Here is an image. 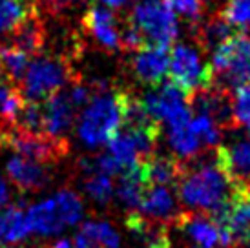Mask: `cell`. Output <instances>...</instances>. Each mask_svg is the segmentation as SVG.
<instances>
[{"mask_svg": "<svg viewBox=\"0 0 250 248\" xmlns=\"http://www.w3.org/2000/svg\"><path fill=\"white\" fill-rule=\"evenodd\" d=\"M243 192H245V195H247V199L250 201V185L247 186V188H243Z\"/></svg>", "mask_w": 250, "mask_h": 248, "instance_id": "37", "label": "cell"}, {"mask_svg": "<svg viewBox=\"0 0 250 248\" xmlns=\"http://www.w3.org/2000/svg\"><path fill=\"white\" fill-rule=\"evenodd\" d=\"M84 190L93 201H97L99 205H108L115 193V186L110 175L104 173H86L84 181Z\"/></svg>", "mask_w": 250, "mask_h": 248, "instance_id": "27", "label": "cell"}, {"mask_svg": "<svg viewBox=\"0 0 250 248\" xmlns=\"http://www.w3.org/2000/svg\"><path fill=\"white\" fill-rule=\"evenodd\" d=\"M168 64H170V53L168 48L163 46H145L139 51H135L132 57V73L133 77L139 81L141 84L146 86H159L168 71Z\"/></svg>", "mask_w": 250, "mask_h": 248, "instance_id": "13", "label": "cell"}, {"mask_svg": "<svg viewBox=\"0 0 250 248\" xmlns=\"http://www.w3.org/2000/svg\"><path fill=\"white\" fill-rule=\"evenodd\" d=\"M170 83L177 86L187 99L195 91L214 86V71L210 64H203L199 51L187 44H175L168 64Z\"/></svg>", "mask_w": 250, "mask_h": 248, "instance_id": "8", "label": "cell"}, {"mask_svg": "<svg viewBox=\"0 0 250 248\" xmlns=\"http://www.w3.org/2000/svg\"><path fill=\"white\" fill-rule=\"evenodd\" d=\"M174 225L199 248H215L221 245L219 228L205 212H181Z\"/></svg>", "mask_w": 250, "mask_h": 248, "instance_id": "16", "label": "cell"}, {"mask_svg": "<svg viewBox=\"0 0 250 248\" xmlns=\"http://www.w3.org/2000/svg\"><path fill=\"white\" fill-rule=\"evenodd\" d=\"M247 243H249V245H250V235H249V239H247Z\"/></svg>", "mask_w": 250, "mask_h": 248, "instance_id": "38", "label": "cell"}, {"mask_svg": "<svg viewBox=\"0 0 250 248\" xmlns=\"http://www.w3.org/2000/svg\"><path fill=\"white\" fill-rule=\"evenodd\" d=\"M128 22L143 35L146 46L170 48L179 33V24L168 0H139Z\"/></svg>", "mask_w": 250, "mask_h": 248, "instance_id": "6", "label": "cell"}, {"mask_svg": "<svg viewBox=\"0 0 250 248\" xmlns=\"http://www.w3.org/2000/svg\"><path fill=\"white\" fill-rule=\"evenodd\" d=\"M232 113L236 126L250 128V84H245L236 90L232 97Z\"/></svg>", "mask_w": 250, "mask_h": 248, "instance_id": "30", "label": "cell"}, {"mask_svg": "<svg viewBox=\"0 0 250 248\" xmlns=\"http://www.w3.org/2000/svg\"><path fill=\"white\" fill-rule=\"evenodd\" d=\"M31 232L28 215L21 207H6L0 212V243L17 245L24 241Z\"/></svg>", "mask_w": 250, "mask_h": 248, "instance_id": "21", "label": "cell"}, {"mask_svg": "<svg viewBox=\"0 0 250 248\" xmlns=\"http://www.w3.org/2000/svg\"><path fill=\"white\" fill-rule=\"evenodd\" d=\"M37 4L41 2L44 9L51 15H62V13H68L71 9H75V7L83 6L86 2H90V0H35Z\"/></svg>", "mask_w": 250, "mask_h": 248, "instance_id": "32", "label": "cell"}, {"mask_svg": "<svg viewBox=\"0 0 250 248\" xmlns=\"http://www.w3.org/2000/svg\"><path fill=\"white\" fill-rule=\"evenodd\" d=\"M73 81H77V77L70 59L55 53L37 55L29 62L17 90L28 103H46L49 97L59 93L66 84H71Z\"/></svg>", "mask_w": 250, "mask_h": 248, "instance_id": "3", "label": "cell"}, {"mask_svg": "<svg viewBox=\"0 0 250 248\" xmlns=\"http://www.w3.org/2000/svg\"><path fill=\"white\" fill-rule=\"evenodd\" d=\"M188 104L195 115H205L212 119L219 128L234 126L232 101L229 97V91L221 90L217 86H210L188 97Z\"/></svg>", "mask_w": 250, "mask_h": 248, "instance_id": "12", "label": "cell"}, {"mask_svg": "<svg viewBox=\"0 0 250 248\" xmlns=\"http://www.w3.org/2000/svg\"><path fill=\"white\" fill-rule=\"evenodd\" d=\"M219 15L229 22L232 28H250V0H227Z\"/></svg>", "mask_w": 250, "mask_h": 248, "instance_id": "29", "label": "cell"}, {"mask_svg": "<svg viewBox=\"0 0 250 248\" xmlns=\"http://www.w3.org/2000/svg\"><path fill=\"white\" fill-rule=\"evenodd\" d=\"M168 139H170V146L174 148V152L179 155V159H195L199 153L205 150L199 143V139L195 137V133L190 128V123L181 126V128H174L168 133Z\"/></svg>", "mask_w": 250, "mask_h": 248, "instance_id": "25", "label": "cell"}, {"mask_svg": "<svg viewBox=\"0 0 250 248\" xmlns=\"http://www.w3.org/2000/svg\"><path fill=\"white\" fill-rule=\"evenodd\" d=\"M123 95L125 91H101L91 97L79 119V137L86 146L110 145L123 128Z\"/></svg>", "mask_w": 250, "mask_h": 248, "instance_id": "2", "label": "cell"}, {"mask_svg": "<svg viewBox=\"0 0 250 248\" xmlns=\"http://www.w3.org/2000/svg\"><path fill=\"white\" fill-rule=\"evenodd\" d=\"M37 13L35 0H0V33H11Z\"/></svg>", "mask_w": 250, "mask_h": 248, "instance_id": "23", "label": "cell"}, {"mask_svg": "<svg viewBox=\"0 0 250 248\" xmlns=\"http://www.w3.org/2000/svg\"><path fill=\"white\" fill-rule=\"evenodd\" d=\"M6 172L11 183L21 192H39L51 181V172L46 166L19 155H13L7 161Z\"/></svg>", "mask_w": 250, "mask_h": 248, "instance_id": "15", "label": "cell"}, {"mask_svg": "<svg viewBox=\"0 0 250 248\" xmlns=\"http://www.w3.org/2000/svg\"><path fill=\"white\" fill-rule=\"evenodd\" d=\"M9 42L11 46H15L17 49H21L24 53L31 55H41V51L46 46V28L44 22L41 21L39 13L29 17L28 21L21 24L19 28L9 33Z\"/></svg>", "mask_w": 250, "mask_h": 248, "instance_id": "19", "label": "cell"}, {"mask_svg": "<svg viewBox=\"0 0 250 248\" xmlns=\"http://www.w3.org/2000/svg\"><path fill=\"white\" fill-rule=\"evenodd\" d=\"M44 106V133L53 139H64L77 119V104L71 101L68 90H61L49 97Z\"/></svg>", "mask_w": 250, "mask_h": 248, "instance_id": "14", "label": "cell"}, {"mask_svg": "<svg viewBox=\"0 0 250 248\" xmlns=\"http://www.w3.org/2000/svg\"><path fill=\"white\" fill-rule=\"evenodd\" d=\"M9 199V188H7L6 181L0 177V208H4Z\"/></svg>", "mask_w": 250, "mask_h": 248, "instance_id": "34", "label": "cell"}, {"mask_svg": "<svg viewBox=\"0 0 250 248\" xmlns=\"http://www.w3.org/2000/svg\"><path fill=\"white\" fill-rule=\"evenodd\" d=\"M83 29L91 41L99 44L106 51H119L121 49V37L123 29L119 26V17L110 7L91 4L83 15Z\"/></svg>", "mask_w": 250, "mask_h": 248, "instance_id": "10", "label": "cell"}, {"mask_svg": "<svg viewBox=\"0 0 250 248\" xmlns=\"http://www.w3.org/2000/svg\"><path fill=\"white\" fill-rule=\"evenodd\" d=\"M73 248H95V245L86 237L84 234H79L75 235V239H73Z\"/></svg>", "mask_w": 250, "mask_h": 248, "instance_id": "33", "label": "cell"}, {"mask_svg": "<svg viewBox=\"0 0 250 248\" xmlns=\"http://www.w3.org/2000/svg\"><path fill=\"white\" fill-rule=\"evenodd\" d=\"M81 234L90 239L95 248H119L121 237L115 228L106 221H86L81 228Z\"/></svg>", "mask_w": 250, "mask_h": 248, "instance_id": "26", "label": "cell"}, {"mask_svg": "<svg viewBox=\"0 0 250 248\" xmlns=\"http://www.w3.org/2000/svg\"><path fill=\"white\" fill-rule=\"evenodd\" d=\"M236 31L221 15H215L207 22H203L195 31L197 44L203 51H215L223 42H227L230 37H234Z\"/></svg>", "mask_w": 250, "mask_h": 248, "instance_id": "22", "label": "cell"}, {"mask_svg": "<svg viewBox=\"0 0 250 248\" xmlns=\"http://www.w3.org/2000/svg\"><path fill=\"white\" fill-rule=\"evenodd\" d=\"M141 103L153 121L167 123L170 130L181 128L192 121V110L187 95L172 83L155 86L141 99Z\"/></svg>", "mask_w": 250, "mask_h": 248, "instance_id": "9", "label": "cell"}, {"mask_svg": "<svg viewBox=\"0 0 250 248\" xmlns=\"http://www.w3.org/2000/svg\"><path fill=\"white\" fill-rule=\"evenodd\" d=\"M84 214V205L73 190L64 188L53 197L28 208V223L31 232L39 235H55L66 227L77 225Z\"/></svg>", "mask_w": 250, "mask_h": 248, "instance_id": "4", "label": "cell"}, {"mask_svg": "<svg viewBox=\"0 0 250 248\" xmlns=\"http://www.w3.org/2000/svg\"><path fill=\"white\" fill-rule=\"evenodd\" d=\"M103 4H104V7H110V9H119V7L126 6L130 0H101Z\"/></svg>", "mask_w": 250, "mask_h": 248, "instance_id": "35", "label": "cell"}, {"mask_svg": "<svg viewBox=\"0 0 250 248\" xmlns=\"http://www.w3.org/2000/svg\"><path fill=\"white\" fill-rule=\"evenodd\" d=\"M190 128L195 133V137L199 139L203 148H210V146H219L221 141V128L212 121V119L205 117V115H195L190 121Z\"/></svg>", "mask_w": 250, "mask_h": 248, "instance_id": "28", "label": "cell"}, {"mask_svg": "<svg viewBox=\"0 0 250 248\" xmlns=\"http://www.w3.org/2000/svg\"><path fill=\"white\" fill-rule=\"evenodd\" d=\"M146 188H148V183H146L145 175L141 172L139 165L125 170L121 173L117 185V197L121 201V205L128 208L130 212L139 210Z\"/></svg>", "mask_w": 250, "mask_h": 248, "instance_id": "20", "label": "cell"}, {"mask_svg": "<svg viewBox=\"0 0 250 248\" xmlns=\"http://www.w3.org/2000/svg\"><path fill=\"white\" fill-rule=\"evenodd\" d=\"M31 57L17 49L11 44H2L0 46V77L6 79L9 84L19 86L22 77L28 69Z\"/></svg>", "mask_w": 250, "mask_h": 248, "instance_id": "24", "label": "cell"}, {"mask_svg": "<svg viewBox=\"0 0 250 248\" xmlns=\"http://www.w3.org/2000/svg\"><path fill=\"white\" fill-rule=\"evenodd\" d=\"M141 172L148 186H172L177 185L185 170V163L179 157H168L152 153L150 157L139 163Z\"/></svg>", "mask_w": 250, "mask_h": 248, "instance_id": "18", "label": "cell"}, {"mask_svg": "<svg viewBox=\"0 0 250 248\" xmlns=\"http://www.w3.org/2000/svg\"><path fill=\"white\" fill-rule=\"evenodd\" d=\"M177 192L187 207L212 214L236 193V188L219 170L215 161H212L201 163L194 168L185 163L183 175L177 183Z\"/></svg>", "mask_w": 250, "mask_h": 248, "instance_id": "1", "label": "cell"}, {"mask_svg": "<svg viewBox=\"0 0 250 248\" xmlns=\"http://www.w3.org/2000/svg\"><path fill=\"white\" fill-rule=\"evenodd\" d=\"M0 146L13 150L15 155L35 163H55L70 152L66 139H53L44 133H31L17 126H0Z\"/></svg>", "mask_w": 250, "mask_h": 248, "instance_id": "7", "label": "cell"}, {"mask_svg": "<svg viewBox=\"0 0 250 248\" xmlns=\"http://www.w3.org/2000/svg\"><path fill=\"white\" fill-rule=\"evenodd\" d=\"M170 7L174 9L175 15H181L183 19H187L188 22L201 21L203 17V2L201 0H168Z\"/></svg>", "mask_w": 250, "mask_h": 248, "instance_id": "31", "label": "cell"}, {"mask_svg": "<svg viewBox=\"0 0 250 248\" xmlns=\"http://www.w3.org/2000/svg\"><path fill=\"white\" fill-rule=\"evenodd\" d=\"M214 161L236 190H243L250 185V141L215 146Z\"/></svg>", "mask_w": 250, "mask_h": 248, "instance_id": "11", "label": "cell"}, {"mask_svg": "<svg viewBox=\"0 0 250 248\" xmlns=\"http://www.w3.org/2000/svg\"><path fill=\"white\" fill-rule=\"evenodd\" d=\"M139 214H143L150 221L165 225V223H175L181 212L177 208V199L170 192V188L148 186L141 201Z\"/></svg>", "mask_w": 250, "mask_h": 248, "instance_id": "17", "label": "cell"}, {"mask_svg": "<svg viewBox=\"0 0 250 248\" xmlns=\"http://www.w3.org/2000/svg\"><path fill=\"white\" fill-rule=\"evenodd\" d=\"M214 86L221 90H237L250 84V37L236 33L223 42L212 55Z\"/></svg>", "mask_w": 250, "mask_h": 248, "instance_id": "5", "label": "cell"}, {"mask_svg": "<svg viewBox=\"0 0 250 248\" xmlns=\"http://www.w3.org/2000/svg\"><path fill=\"white\" fill-rule=\"evenodd\" d=\"M49 248H73V241L70 239H57L55 243H51Z\"/></svg>", "mask_w": 250, "mask_h": 248, "instance_id": "36", "label": "cell"}]
</instances>
